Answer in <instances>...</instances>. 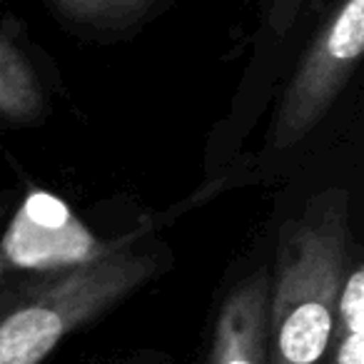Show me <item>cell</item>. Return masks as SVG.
I'll return each instance as SVG.
<instances>
[{"label": "cell", "mask_w": 364, "mask_h": 364, "mask_svg": "<svg viewBox=\"0 0 364 364\" xmlns=\"http://www.w3.org/2000/svg\"><path fill=\"white\" fill-rule=\"evenodd\" d=\"M155 255H110L68 272L41 274L0 292V364H43L82 324L120 304L157 272Z\"/></svg>", "instance_id": "7a4b0ae2"}, {"label": "cell", "mask_w": 364, "mask_h": 364, "mask_svg": "<svg viewBox=\"0 0 364 364\" xmlns=\"http://www.w3.org/2000/svg\"><path fill=\"white\" fill-rule=\"evenodd\" d=\"M349 195H314L279 232L269 272L264 364H324L349 264Z\"/></svg>", "instance_id": "6da1fadb"}, {"label": "cell", "mask_w": 364, "mask_h": 364, "mask_svg": "<svg viewBox=\"0 0 364 364\" xmlns=\"http://www.w3.org/2000/svg\"><path fill=\"white\" fill-rule=\"evenodd\" d=\"M269 269L257 267L220 302L208 364H264Z\"/></svg>", "instance_id": "5b68a950"}, {"label": "cell", "mask_w": 364, "mask_h": 364, "mask_svg": "<svg viewBox=\"0 0 364 364\" xmlns=\"http://www.w3.org/2000/svg\"><path fill=\"white\" fill-rule=\"evenodd\" d=\"M0 215H3V208H0Z\"/></svg>", "instance_id": "30bf717a"}, {"label": "cell", "mask_w": 364, "mask_h": 364, "mask_svg": "<svg viewBox=\"0 0 364 364\" xmlns=\"http://www.w3.org/2000/svg\"><path fill=\"white\" fill-rule=\"evenodd\" d=\"M46 110V92L28 58L0 36V117L26 122Z\"/></svg>", "instance_id": "ba28073f"}, {"label": "cell", "mask_w": 364, "mask_h": 364, "mask_svg": "<svg viewBox=\"0 0 364 364\" xmlns=\"http://www.w3.org/2000/svg\"><path fill=\"white\" fill-rule=\"evenodd\" d=\"M364 53V0H349L317 31L274 115L272 145L289 150L309 135L352 77Z\"/></svg>", "instance_id": "3957f363"}, {"label": "cell", "mask_w": 364, "mask_h": 364, "mask_svg": "<svg viewBox=\"0 0 364 364\" xmlns=\"http://www.w3.org/2000/svg\"><path fill=\"white\" fill-rule=\"evenodd\" d=\"M324 364H364V269L359 259H349L344 272Z\"/></svg>", "instance_id": "52a82bcc"}, {"label": "cell", "mask_w": 364, "mask_h": 364, "mask_svg": "<svg viewBox=\"0 0 364 364\" xmlns=\"http://www.w3.org/2000/svg\"><path fill=\"white\" fill-rule=\"evenodd\" d=\"M63 26L82 36L127 38L140 31L157 11L155 0H50L48 3Z\"/></svg>", "instance_id": "8992f818"}, {"label": "cell", "mask_w": 364, "mask_h": 364, "mask_svg": "<svg viewBox=\"0 0 364 364\" xmlns=\"http://www.w3.org/2000/svg\"><path fill=\"white\" fill-rule=\"evenodd\" d=\"M120 245H102L70 205L46 190H33L13 215L0 255L21 269L55 274L85 267Z\"/></svg>", "instance_id": "277c9868"}, {"label": "cell", "mask_w": 364, "mask_h": 364, "mask_svg": "<svg viewBox=\"0 0 364 364\" xmlns=\"http://www.w3.org/2000/svg\"><path fill=\"white\" fill-rule=\"evenodd\" d=\"M3 274H6V257L0 255V282H3Z\"/></svg>", "instance_id": "9c48e42d"}]
</instances>
